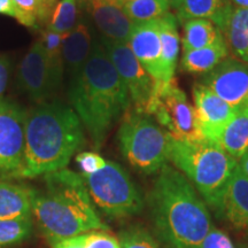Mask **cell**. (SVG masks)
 Returning <instances> with one entry per match:
<instances>
[{
  "label": "cell",
  "instance_id": "1",
  "mask_svg": "<svg viewBox=\"0 0 248 248\" xmlns=\"http://www.w3.org/2000/svg\"><path fill=\"white\" fill-rule=\"evenodd\" d=\"M68 94L71 107L98 150L131 105L128 89L98 37L84 68L69 82Z\"/></svg>",
  "mask_w": 248,
  "mask_h": 248
},
{
  "label": "cell",
  "instance_id": "2",
  "mask_svg": "<svg viewBox=\"0 0 248 248\" xmlns=\"http://www.w3.org/2000/svg\"><path fill=\"white\" fill-rule=\"evenodd\" d=\"M154 232L167 248H201L212 230L206 202L170 164L157 172L147 197Z\"/></svg>",
  "mask_w": 248,
  "mask_h": 248
},
{
  "label": "cell",
  "instance_id": "3",
  "mask_svg": "<svg viewBox=\"0 0 248 248\" xmlns=\"http://www.w3.org/2000/svg\"><path fill=\"white\" fill-rule=\"evenodd\" d=\"M85 146L82 122L60 100L27 110L24 161L20 178H35L66 169L73 155Z\"/></svg>",
  "mask_w": 248,
  "mask_h": 248
},
{
  "label": "cell",
  "instance_id": "4",
  "mask_svg": "<svg viewBox=\"0 0 248 248\" xmlns=\"http://www.w3.org/2000/svg\"><path fill=\"white\" fill-rule=\"evenodd\" d=\"M43 181V187H31V208L49 243L107 230L93 208L80 173L66 168L44 175Z\"/></svg>",
  "mask_w": 248,
  "mask_h": 248
},
{
  "label": "cell",
  "instance_id": "5",
  "mask_svg": "<svg viewBox=\"0 0 248 248\" xmlns=\"http://www.w3.org/2000/svg\"><path fill=\"white\" fill-rule=\"evenodd\" d=\"M168 160L190 181L204 202L221 212L225 188L238 161L209 140H178L168 136Z\"/></svg>",
  "mask_w": 248,
  "mask_h": 248
},
{
  "label": "cell",
  "instance_id": "6",
  "mask_svg": "<svg viewBox=\"0 0 248 248\" xmlns=\"http://www.w3.org/2000/svg\"><path fill=\"white\" fill-rule=\"evenodd\" d=\"M119 147L133 169L157 173L168 164V135L148 114L126 113L117 131Z\"/></svg>",
  "mask_w": 248,
  "mask_h": 248
},
{
  "label": "cell",
  "instance_id": "7",
  "mask_svg": "<svg viewBox=\"0 0 248 248\" xmlns=\"http://www.w3.org/2000/svg\"><path fill=\"white\" fill-rule=\"evenodd\" d=\"M82 177L93 202L111 218L135 216L144 208L140 192L119 163L107 161L101 170Z\"/></svg>",
  "mask_w": 248,
  "mask_h": 248
},
{
  "label": "cell",
  "instance_id": "8",
  "mask_svg": "<svg viewBox=\"0 0 248 248\" xmlns=\"http://www.w3.org/2000/svg\"><path fill=\"white\" fill-rule=\"evenodd\" d=\"M146 114L154 116L170 137L187 141L206 140L198 126L194 107L175 80L169 84L154 83Z\"/></svg>",
  "mask_w": 248,
  "mask_h": 248
},
{
  "label": "cell",
  "instance_id": "9",
  "mask_svg": "<svg viewBox=\"0 0 248 248\" xmlns=\"http://www.w3.org/2000/svg\"><path fill=\"white\" fill-rule=\"evenodd\" d=\"M27 110L0 98V179L20 178L26 146Z\"/></svg>",
  "mask_w": 248,
  "mask_h": 248
},
{
  "label": "cell",
  "instance_id": "10",
  "mask_svg": "<svg viewBox=\"0 0 248 248\" xmlns=\"http://www.w3.org/2000/svg\"><path fill=\"white\" fill-rule=\"evenodd\" d=\"M100 39L111 63L129 91L130 99L138 113L146 114L154 91V80L144 69L128 44Z\"/></svg>",
  "mask_w": 248,
  "mask_h": 248
},
{
  "label": "cell",
  "instance_id": "11",
  "mask_svg": "<svg viewBox=\"0 0 248 248\" xmlns=\"http://www.w3.org/2000/svg\"><path fill=\"white\" fill-rule=\"evenodd\" d=\"M200 83L235 110L248 107V63L228 57L215 69L201 76Z\"/></svg>",
  "mask_w": 248,
  "mask_h": 248
},
{
  "label": "cell",
  "instance_id": "12",
  "mask_svg": "<svg viewBox=\"0 0 248 248\" xmlns=\"http://www.w3.org/2000/svg\"><path fill=\"white\" fill-rule=\"evenodd\" d=\"M18 89L37 105L48 101L54 95L45 49L37 40L22 58L17 68Z\"/></svg>",
  "mask_w": 248,
  "mask_h": 248
},
{
  "label": "cell",
  "instance_id": "13",
  "mask_svg": "<svg viewBox=\"0 0 248 248\" xmlns=\"http://www.w3.org/2000/svg\"><path fill=\"white\" fill-rule=\"evenodd\" d=\"M193 99L201 135L206 140L218 144L222 133L238 110L233 109L201 83L193 86Z\"/></svg>",
  "mask_w": 248,
  "mask_h": 248
},
{
  "label": "cell",
  "instance_id": "14",
  "mask_svg": "<svg viewBox=\"0 0 248 248\" xmlns=\"http://www.w3.org/2000/svg\"><path fill=\"white\" fill-rule=\"evenodd\" d=\"M128 45L154 83H163L160 18L135 24Z\"/></svg>",
  "mask_w": 248,
  "mask_h": 248
},
{
  "label": "cell",
  "instance_id": "15",
  "mask_svg": "<svg viewBox=\"0 0 248 248\" xmlns=\"http://www.w3.org/2000/svg\"><path fill=\"white\" fill-rule=\"evenodd\" d=\"M80 2L101 38L128 44L135 23L125 14L123 7L102 0H80Z\"/></svg>",
  "mask_w": 248,
  "mask_h": 248
},
{
  "label": "cell",
  "instance_id": "16",
  "mask_svg": "<svg viewBox=\"0 0 248 248\" xmlns=\"http://www.w3.org/2000/svg\"><path fill=\"white\" fill-rule=\"evenodd\" d=\"M94 39L93 28L85 15L80 17L77 26L69 33L63 36L62 55L64 69L70 80L75 78L84 68L92 52Z\"/></svg>",
  "mask_w": 248,
  "mask_h": 248
},
{
  "label": "cell",
  "instance_id": "17",
  "mask_svg": "<svg viewBox=\"0 0 248 248\" xmlns=\"http://www.w3.org/2000/svg\"><path fill=\"white\" fill-rule=\"evenodd\" d=\"M219 214L237 230L248 234V177L244 175L239 166H237L226 186Z\"/></svg>",
  "mask_w": 248,
  "mask_h": 248
},
{
  "label": "cell",
  "instance_id": "18",
  "mask_svg": "<svg viewBox=\"0 0 248 248\" xmlns=\"http://www.w3.org/2000/svg\"><path fill=\"white\" fill-rule=\"evenodd\" d=\"M32 217L31 187L0 179V219Z\"/></svg>",
  "mask_w": 248,
  "mask_h": 248
},
{
  "label": "cell",
  "instance_id": "19",
  "mask_svg": "<svg viewBox=\"0 0 248 248\" xmlns=\"http://www.w3.org/2000/svg\"><path fill=\"white\" fill-rule=\"evenodd\" d=\"M160 38L162 48V67L164 84H169L173 80L177 59L179 54L178 20L175 14L167 13L160 17Z\"/></svg>",
  "mask_w": 248,
  "mask_h": 248
},
{
  "label": "cell",
  "instance_id": "20",
  "mask_svg": "<svg viewBox=\"0 0 248 248\" xmlns=\"http://www.w3.org/2000/svg\"><path fill=\"white\" fill-rule=\"evenodd\" d=\"M228 57L229 47L225 39L223 38L208 47L183 52L181 69L192 75L203 76L215 69Z\"/></svg>",
  "mask_w": 248,
  "mask_h": 248
},
{
  "label": "cell",
  "instance_id": "21",
  "mask_svg": "<svg viewBox=\"0 0 248 248\" xmlns=\"http://www.w3.org/2000/svg\"><path fill=\"white\" fill-rule=\"evenodd\" d=\"M232 8L230 0H183L176 17L181 23L191 18H207L221 30Z\"/></svg>",
  "mask_w": 248,
  "mask_h": 248
},
{
  "label": "cell",
  "instance_id": "22",
  "mask_svg": "<svg viewBox=\"0 0 248 248\" xmlns=\"http://www.w3.org/2000/svg\"><path fill=\"white\" fill-rule=\"evenodd\" d=\"M221 31L229 51L248 63V8H232Z\"/></svg>",
  "mask_w": 248,
  "mask_h": 248
},
{
  "label": "cell",
  "instance_id": "23",
  "mask_svg": "<svg viewBox=\"0 0 248 248\" xmlns=\"http://www.w3.org/2000/svg\"><path fill=\"white\" fill-rule=\"evenodd\" d=\"M183 24V52L208 47L224 38L219 28L207 18H191Z\"/></svg>",
  "mask_w": 248,
  "mask_h": 248
},
{
  "label": "cell",
  "instance_id": "24",
  "mask_svg": "<svg viewBox=\"0 0 248 248\" xmlns=\"http://www.w3.org/2000/svg\"><path fill=\"white\" fill-rule=\"evenodd\" d=\"M218 145L234 160L239 161L248 152V107L238 110L224 132Z\"/></svg>",
  "mask_w": 248,
  "mask_h": 248
},
{
  "label": "cell",
  "instance_id": "25",
  "mask_svg": "<svg viewBox=\"0 0 248 248\" xmlns=\"http://www.w3.org/2000/svg\"><path fill=\"white\" fill-rule=\"evenodd\" d=\"M64 35L53 32L46 29L42 32L40 36V42H42L43 47L45 49L46 58H47V64L49 69V75H51L52 88H53L54 94L61 88L62 79H63L64 74V62L63 55H62V40Z\"/></svg>",
  "mask_w": 248,
  "mask_h": 248
},
{
  "label": "cell",
  "instance_id": "26",
  "mask_svg": "<svg viewBox=\"0 0 248 248\" xmlns=\"http://www.w3.org/2000/svg\"><path fill=\"white\" fill-rule=\"evenodd\" d=\"M84 11L80 0H61L58 2L51 20L47 24V30L60 35H67L78 23Z\"/></svg>",
  "mask_w": 248,
  "mask_h": 248
},
{
  "label": "cell",
  "instance_id": "27",
  "mask_svg": "<svg viewBox=\"0 0 248 248\" xmlns=\"http://www.w3.org/2000/svg\"><path fill=\"white\" fill-rule=\"evenodd\" d=\"M124 12L135 24L150 22L169 13L166 0H131L123 6Z\"/></svg>",
  "mask_w": 248,
  "mask_h": 248
},
{
  "label": "cell",
  "instance_id": "28",
  "mask_svg": "<svg viewBox=\"0 0 248 248\" xmlns=\"http://www.w3.org/2000/svg\"><path fill=\"white\" fill-rule=\"evenodd\" d=\"M32 217L0 219V248H8L27 240L32 233Z\"/></svg>",
  "mask_w": 248,
  "mask_h": 248
},
{
  "label": "cell",
  "instance_id": "29",
  "mask_svg": "<svg viewBox=\"0 0 248 248\" xmlns=\"http://www.w3.org/2000/svg\"><path fill=\"white\" fill-rule=\"evenodd\" d=\"M121 248H162L150 232L140 226H132L120 234Z\"/></svg>",
  "mask_w": 248,
  "mask_h": 248
},
{
  "label": "cell",
  "instance_id": "30",
  "mask_svg": "<svg viewBox=\"0 0 248 248\" xmlns=\"http://www.w3.org/2000/svg\"><path fill=\"white\" fill-rule=\"evenodd\" d=\"M84 248H121L120 240L106 230L90 231L82 234Z\"/></svg>",
  "mask_w": 248,
  "mask_h": 248
},
{
  "label": "cell",
  "instance_id": "31",
  "mask_svg": "<svg viewBox=\"0 0 248 248\" xmlns=\"http://www.w3.org/2000/svg\"><path fill=\"white\" fill-rule=\"evenodd\" d=\"M107 161L94 152H80L76 156L80 175H92L106 166Z\"/></svg>",
  "mask_w": 248,
  "mask_h": 248
},
{
  "label": "cell",
  "instance_id": "32",
  "mask_svg": "<svg viewBox=\"0 0 248 248\" xmlns=\"http://www.w3.org/2000/svg\"><path fill=\"white\" fill-rule=\"evenodd\" d=\"M201 248H234V246L225 232L212 229L207 234Z\"/></svg>",
  "mask_w": 248,
  "mask_h": 248
},
{
  "label": "cell",
  "instance_id": "33",
  "mask_svg": "<svg viewBox=\"0 0 248 248\" xmlns=\"http://www.w3.org/2000/svg\"><path fill=\"white\" fill-rule=\"evenodd\" d=\"M14 5L17 9L31 16L36 17L39 24L44 22V14H43V7L40 0H13Z\"/></svg>",
  "mask_w": 248,
  "mask_h": 248
},
{
  "label": "cell",
  "instance_id": "34",
  "mask_svg": "<svg viewBox=\"0 0 248 248\" xmlns=\"http://www.w3.org/2000/svg\"><path fill=\"white\" fill-rule=\"evenodd\" d=\"M9 73H11V62L5 55H0V98H2L8 84Z\"/></svg>",
  "mask_w": 248,
  "mask_h": 248
},
{
  "label": "cell",
  "instance_id": "35",
  "mask_svg": "<svg viewBox=\"0 0 248 248\" xmlns=\"http://www.w3.org/2000/svg\"><path fill=\"white\" fill-rule=\"evenodd\" d=\"M49 245L52 248H84L83 247L82 234L77 235V237L68 238V239L49 243Z\"/></svg>",
  "mask_w": 248,
  "mask_h": 248
},
{
  "label": "cell",
  "instance_id": "36",
  "mask_svg": "<svg viewBox=\"0 0 248 248\" xmlns=\"http://www.w3.org/2000/svg\"><path fill=\"white\" fill-rule=\"evenodd\" d=\"M0 14L12 16L16 20L17 8L14 5L13 0H0Z\"/></svg>",
  "mask_w": 248,
  "mask_h": 248
},
{
  "label": "cell",
  "instance_id": "37",
  "mask_svg": "<svg viewBox=\"0 0 248 248\" xmlns=\"http://www.w3.org/2000/svg\"><path fill=\"white\" fill-rule=\"evenodd\" d=\"M43 7V14H44V22L47 23L51 20L55 7L58 5V0H40Z\"/></svg>",
  "mask_w": 248,
  "mask_h": 248
},
{
  "label": "cell",
  "instance_id": "38",
  "mask_svg": "<svg viewBox=\"0 0 248 248\" xmlns=\"http://www.w3.org/2000/svg\"><path fill=\"white\" fill-rule=\"evenodd\" d=\"M238 166H239L241 171L244 172V175L248 177V152L238 161Z\"/></svg>",
  "mask_w": 248,
  "mask_h": 248
},
{
  "label": "cell",
  "instance_id": "39",
  "mask_svg": "<svg viewBox=\"0 0 248 248\" xmlns=\"http://www.w3.org/2000/svg\"><path fill=\"white\" fill-rule=\"evenodd\" d=\"M233 7L248 8V0H230Z\"/></svg>",
  "mask_w": 248,
  "mask_h": 248
},
{
  "label": "cell",
  "instance_id": "40",
  "mask_svg": "<svg viewBox=\"0 0 248 248\" xmlns=\"http://www.w3.org/2000/svg\"><path fill=\"white\" fill-rule=\"evenodd\" d=\"M166 1L168 2L170 8L175 9V11H178V9L181 8L183 0H166Z\"/></svg>",
  "mask_w": 248,
  "mask_h": 248
},
{
  "label": "cell",
  "instance_id": "41",
  "mask_svg": "<svg viewBox=\"0 0 248 248\" xmlns=\"http://www.w3.org/2000/svg\"><path fill=\"white\" fill-rule=\"evenodd\" d=\"M102 1L109 2V4L120 6V7H123L124 4H125V1H124V0H102Z\"/></svg>",
  "mask_w": 248,
  "mask_h": 248
},
{
  "label": "cell",
  "instance_id": "42",
  "mask_svg": "<svg viewBox=\"0 0 248 248\" xmlns=\"http://www.w3.org/2000/svg\"><path fill=\"white\" fill-rule=\"evenodd\" d=\"M124 1H125V2H126V1H131V0H124Z\"/></svg>",
  "mask_w": 248,
  "mask_h": 248
}]
</instances>
